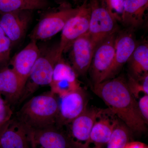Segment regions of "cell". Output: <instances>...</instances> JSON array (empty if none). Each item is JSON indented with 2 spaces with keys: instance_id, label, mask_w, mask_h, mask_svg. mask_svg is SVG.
Listing matches in <instances>:
<instances>
[{
  "instance_id": "6da1fadb",
  "label": "cell",
  "mask_w": 148,
  "mask_h": 148,
  "mask_svg": "<svg viewBox=\"0 0 148 148\" xmlns=\"http://www.w3.org/2000/svg\"><path fill=\"white\" fill-rule=\"evenodd\" d=\"M92 90L132 132L140 134L145 131L146 124L139 111L138 102L123 77H118L94 84Z\"/></svg>"
},
{
  "instance_id": "7a4b0ae2",
  "label": "cell",
  "mask_w": 148,
  "mask_h": 148,
  "mask_svg": "<svg viewBox=\"0 0 148 148\" xmlns=\"http://www.w3.org/2000/svg\"><path fill=\"white\" fill-rule=\"evenodd\" d=\"M58 111V96L49 90L24 103L15 118L27 128H42L55 124Z\"/></svg>"
},
{
  "instance_id": "3957f363",
  "label": "cell",
  "mask_w": 148,
  "mask_h": 148,
  "mask_svg": "<svg viewBox=\"0 0 148 148\" xmlns=\"http://www.w3.org/2000/svg\"><path fill=\"white\" fill-rule=\"evenodd\" d=\"M40 49L39 56L32 68L18 103L26 100L40 86L49 85L55 65L62 57L59 53V43Z\"/></svg>"
},
{
  "instance_id": "277c9868",
  "label": "cell",
  "mask_w": 148,
  "mask_h": 148,
  "mask_svg": "<svg viewBox=\"0 0 148 148\" xmlns=\"http://www.w3.org/2000/svg\"><path fill=\"white\" fill-rule=\"evenodd\" d=\"M56 10L47 12L41 16L29 35L31 40H45L62 31L67 21L78 11L79 7L72 8L65 3Z\"/></svg>"
},
{
  "instance_id": "5b68a950",
  "label": "cell",
  "mask_w": 148,
  "mask_h": 148,
  "mask_svg": "<svg viewBox=\"0 0 148 148\" xmlns=\"http://www.w3.org/2000/svg\"><path fill=\"white\" fill-rule=\"evenodd\" d=\"M27 128L31 148H83V144L74 140L65 127L54 124L42 128Z\"/></svg>"
},
{
  "instance_id": "8992f818",
  "label": "cell",
  "mask_w": 148,
  "mask_h": 148,
  "mask_svg": "<svg viewBox=\"0 0 148 148\" xmlns=\"http://www.w3.org/2000/svg\"><path fill=\"white\" fill-rule=\"evenodd\" d=\"M88 34L95 47L117 30L116 19L109 11L104 0H90Z\"/></svg>"
},
{
  "instance_id": "52a82bcc",
  "label": "cell",
  "mask_w": 148,
  "mask_h": 148,
  "mask_svg": "<svg viewBox=\"0 0 148 148\" xmlns=\"http://www.w3.org/2000/svg\"><path fill=\"white\" fill-rule=\"evenodd\" d=\"M116 32L103 40L95 47L89 69L91 70L90 75L93 84L106 80L112 65Z\"/></svg>"
},
{
  "instance_id": "ba28073f",
  "label": "cell",
  "mask_w": 148,
  "mask_h": 148,
  "mask_svg": "<svg viewBox=\"0 0 148 148\" xmlns=\"http://www.w3.org/2000/svg\"><path fill=\"white\" fill-rule=\"evenodd\" d=\"M90 9L87 0L79 7L78 11L66 22L62 31L59 43V53L69 51L77 39L88 33Z\"/></svg>"
},
{
  "instance_id": "9c48e42d",
  "label": "cell",
  "mask_w": 148,
  "mask_h": 148,
  "mask_svg": "<svg viewBox=\"0 0 148 148\" xmlns=\"http://www.w3.org/2000/svg\"><path fill=\"white\" fill-rule=\"evenodd\" d=\"M58 111L55 125L65 127L87 108V93L82 87L58 97Z\"/></svg>"
},
{
  "instance_id": "30bf717a",
  "label": "cell",
  "mask_w": 148,
  "mask_h": 148,
  "mask_svg": "<svg viewBox=\"0 0 148 148\" xmlns=\"http://www.w3.org/2000/svg\"><path fill=\"white\" fill-rule=\"evenodd\" d=\"M32 11H15L0 14V26L14 46L26 34L32 18Z\"/></svg>"
},
{
  "instance_id": "8fae6325",
  "label": "cell",
  "mask_w": 148,
  "mask_h": 148,
  "mask_svg": "<svg viewBox=\"0 0 148 148\" xmlns=\"http://www.w3.org/2000/svg\"><path fill=\"white\" fill-rule=\"evenodd\" d=\"M76 73L71 66L61 57L53 70L52 80L49 84L50 90L61 97L82 87Z\"/></svg>"
},
{
  "instance_id": "7c38bea8",
  "label": "cell",
  "mask_w": 148,
  "mask_h": 148,
  "mask_svg": "<svg viewBox=\"0 0 148 148\" xmlns=\"http://www.w3.org/2000/svg\"><path fill=\"white\" fill-rule=\"evenodd\" d=\"M95 48L88 33L72 44L69 50L71 65L78 76L85 75L90 69Z\"/></svg>"
},
{
  "instance_id": "4fadbf2b",
  "label": "cell",
  "mask_w": 148,
  "mask_h": 148,
  "mask_svg": "<svg viewBox=\"0 0 148 148\" xmlns=\"http://www.w3.org/2000/svg\"><path fill=\"white\" fill-rule=\"evenodd\" d=\"M103 111L94 107L87 108L65 128L74 140L84 144L88 140L94 124Z\"/></svg>"
},
{
  "instance_id": "5bb4252c",
  "label": "cell",
  "mask_w": 148,
  "mask_h": 148,
  "mask_svg": "<svg viewBox=\"0 0 148 148\" xmlns=\"http://www.w3.org/2000/svg\"><path fill=\"white\" fill-rule=\"evenodd\" d=\"M119 119L108 108L104 109L94 124L88 140L83 144V148H88L91 143L101 148L106 145Z\"/></svg>"
},
{
  "instance_id": "9a60e30c",
  "label": "cell",
  "mask_w": 148,
  "mask_h": 148,
  "mask_svg": "<svg viewBox=\"0 0 148 148\" xmlns=\"http://www.w3.org/2000/svg\"><path fill=\"white\" fill-rule=\"evenodd\" d=\"M0 148H31L28 128L15 117L6 123L1 129Z\"/></svg>"
},
{
  "instance_id": "2e32d148",
  "label": "cell",
  "mask_w": 148,
  "mask_h": 148,
  "mask_svg": "<svg viewBox=\"0 0 148 148\" xmlns=\"http://www.w3.org/2000/svg\"><path fill=\"white\" fill-rule=\"evenodd\" d=\"M40 54V47L37 42L31 40L24 49L13 56L10 61L12 69L24 86Z\"/></svg>"
},
{
  "instance_id": "e0dca14e",
  "label": "cell",
  "mask_w": 148,
  "mask_h": 148,
  "mask_svg": "<svg viewBox=\"0 0 148 148\" xmlns=\"http://www.w3.org/2000/svg\"><path fill=\"white\" fill-rule=\"evenodd\" d=\"M136 47L135 40L130 33L125 32L117 36L113 63L106 80L114 78L119 73L123 66L129 60Z\"/></svg>"
},
{
  "instance_id": "ac0fdd59",
  "label": "cell",
  "mask_w": 148,
  "mask_h": 148,
  "mask_svg": "<svg viewBox=\"0 0 148 148\" xmlns=\"http://www.w3.org/2000/svg\"><path fill=\"white\" fill-rule=\"evenodd\" d=\"M25 86L12 68L0 70V94L11 106L18 102Z\"/></svg>"
},
{
  "instance_id": "d6986e66",
  "label": "cell",
  "mask_w": 148,
  "mask_h": 148,
  "mask_svg": "<svg viewBox=\"0 0 148 148\" xmlns=\"http://www.w3.org/2000/svg\"><path fill=\"white\" fill-rule=\"evenodd\" d=\"M148 0H124L121 21L127 27L137 28L143 24Z\"/></svg>"
},
{
  "instance_id": "ffe728a7",
  "label": "cell",
  "mask_w": 148,
  "mask_h": 148,
  "mask_svg": "<svg viewBox=\"0 0 148 148\" xmlns=\"http://www.w3.org/2000/svg\"><path fill=\"white\" fill-rule=\"evenodd\" d=\"M129 75L136 79L148 74V45L137 46L127 61Z\"/></svg>"
},
{
  "instance_id": "44dd1931",
  "label": "cell",
  "mask_w": 148,
  "mask_h": 148,
  "mask_svg": "<svg viewBox=\"0 0 148 148\" xmlns=\"http://www.w3.org/2000/svg\"><path fill=\"white\" fill-rule=\"evenodd\" d=\"M49 7L47 0H0V14L18 10H45Z\"/></svg>"
},
{
  "instance_id": "7402d4cb",
  "label": "cell",
  "mask_w": 148,
  "mask_h": 148,
  "mask_svg": "<svg viewBox=\"0 0 148 148\" xmlns=\"http://www.w3.org/2000/svg\"><path fill=\"white\" fill-rule=\"evenodd\" d=\"M132 131L122 121L119 119L113 130L107 148H124L129 143Z\"/></svg>"
},
{
  "instance_id": "603a6c76",
  "label": "cell",
  "mask_w": 148,
  "mask_h": 148,
  "mask_svg": "<svg viewBox=\"0 0 148 148\" xmlns=\"http://www.w3.org/2000/svg\"><path fill=\"white\" fill-rule=\"evenodd\" d=\"M126 83L130 92L136 99L139 98L142 92L148 95V74L138 79L129 74Z\"/></svg>"
},
{
  "instance_id": "cb8c5ba5",
  "label": "cell",
  "mask_w": 148,
  "mask_h": 148,
  "mask_svg": "<svg viewBox=\"0 0 148 148\" xmlns=\"http://www.w3.org/2000/svg\"><path fill=\"white\" fill-rule=\"evenodd\" d=\"M12 43L0 26V66L6 64L10 59Z\"/></svg>"
},
{
  "instance_id": "d4e9b609",
  "label": "cell",
  "mask_w": 148,
  "mask_h": 148,
  "mask_svg": "<svg viewBox=\"0 0 148 148\" xmlns=\"http://www.w3.org/2000/svg\"><path fill=\"white\" fill-rule=\"evenodd\" d=\"M107 8L116 20H121L124 0H104Z\"/></svg>"
},
{
  "instance_id": "484cf974",
  "label": "cell",
  "mask_w": 148,
  "mask_h": 148,
  "mask_svg": "<svg viewBox=\"0 0 148 148\" xmlns=\"http://www.w3.org/2000/svg\"><path fill=\"white\" fill-rule=\"evenodd\" d=\"M12 115L11 106L0 94V126L10 120Z\"/></svg>"
},
{
  "instance_id": "4316f807",
  "label": "cell",
  "mask_w": 148,
  "mask_h": 148,
  "mask_svg": "<svg viewBox=\"0 0 148 148\" xmlns=\"http://www.w3.org/2000/svg\"><path fill=\"white\" fill-rule=\"evenodd\" d=\"M138 108L146 124L148 122V95L145 94L138 102Z\"/></svg>"
},
{
  "instance_id": "83f0119b",
  "label": "cell",
  "mask_w": 148,
  "mask_h": 148,
  "mask_svg": "<svg viewBox=\"0 0 148 148\" xmlns=\"http://www.w3.org/2000/svg\"><path fill=\"white\" fill-rule=\"evenodd\" d=\"M124 148H148V146L145 143L138 141L130 142Z\"/></svg>"
},
{
  "instance_id": "f1b7e54d",
  "label": "cell",
  "mask_w": 148,
  "mask_h": 148,
  "mask_svg": "<svg viewBox=\"0 0 148 148\" xmlns=\"http://www.w3.org/2000/svg\"><path fill=\"white\" fill-rule=\"evenodd\" d=\"M54 1H56L57 3H59L60 5L66 3L64 1V0H54Z\"/></svg>"
},
{
  "instance_id": "f546056e",
  "label": "cell",
  "mask_w": 148,
  "mask_h": 148,
  "mask_svg": "<svg viewBox=\"0 0 148 148\" xmlns=\"http://www.w3.org/2000/svg\"><path fill=\"white\" fill-rule=\"evenodd\" d=\"M72 1H73L74 2L76 3L79 1V0H72Z\"/></svg>"
},
{
  "instance_id": "4dcf8cb0",
  "label": "cell",
  "mask_w": 148,
  "mask_h": 148,
  "mask_svg": "<svg viewBox=\"0 0 148 148\" xmlns=\"http://www.w3.org/2000/svg\"><path fill=\"white\" fill-rule=\"evenodd\" d=\"M88 148H101L98 147H95H95H93V148H90V147H88Z\"/></svg>"
},
{
  "instance_id": "1f68e13d",
  "label": "cell",
  "mask_w": 148,
  "mask_h": 148,
  "mask_svg": "<svg viewBox=\"0 0 148 148\" xmlns=\"http://www.w3.org/2000/svg\"><path fill=\"white\" fill-rule=\"evenodd\" d=\"M3 126V125H2V126H0V131H1V129L2 127Z\"/></svg>"
},
{
  "instance_id": "d6a6232c",
  "label": "cell",
  "mask_w": 148,
  "mask_h": 148,
  "mask_svg": "<svg viewBox=\"0 0 148 148\" xmlns=\"http://www.w3.org/2000/svg\"><path fill=\"white\" fill-rule=\"evenodd\" d=\"M84 1H86V0H84Z\"/></svg>"
}]
</instances>
